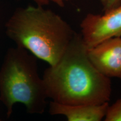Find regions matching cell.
I'll return each instance as SVG.
<instances>
[{
	"label": "cell",
	"instance_id": "obj_1",
	"mask_svg": "<svg viewBox=\"0 0 121 121\" xmlns=\"http://www.w3.org/2000/svg\"><path fill=\"white\" fill-rule=\"evenodd\" d=\"M45 92L52 101L67 105L109 102L110 78L98 71L89 60L81 34L75 33L61 57L44 70Z\"/></svg>",
	"mask_w": 121,
	"mask_h": 121
},
{
	"label": "cell",
	"instance_id": "obj_2",
	"mask_svg": "<svg viewBox=\"0 0 121 121\" xmlns=\"http://www.w3.org/2000/svg\"><path fill=\"white\" fill-rule=\"evenodd\" d=\"M5 26L16 46L49 66L58 62L76 33L61 16L40 6L17 9Z\"/></svg>",
	"mask_w": 121,
	"mask_h": 121
},
{
	"label": "cell",
	"instance_id": "obj_3",
	"mask_svg": "<svg viewBox=\"0 0 121 121\" xmlns=\"http://www.w3.org/2000/svg\"><path fill=\"white\" fill-rule=\"evenodd\" d=\"M47 99L37 57L20 47L9 48L0 69V102L7 109V117L17 103L24 104L29 114H42Z\"/></svg>",
	"mask_w": 121,
	"mask_h": 121
},
{
	"label": "cell",
	"instance_id": "obj_4",
	"mask_svg": "<svg viewBox=\"0 0 121 121\" xmlns=\"http://www.w3.org/2000/svg\"><path fill=\"white\" fill-rule=\"evenodd\" d=\"M80 28L87 48L110 38L121 37V4L103 15L88 13L81 22Z\"/></svg>",
	"mask_w": 121,
	"mask_h": 121
},
{
	"label": "cell",
	"instance_id": "obj_5",
	"mask_svg": "<svg viewBox=\"0 0 121 121\" xmlns=\"http://www.w3.org/2000/svg\"><path fill=\"white\" fill-rule=\"evenodd\" d=\"M87 55L102 75L121 79V37L110 38L87 48Z\"/></svg>",
	"mask_w": 121,
	"mask_h": 121
},
{
	"label": "cell",
	"instance_id": "obj_6",
	"mask_svg": "<svg viewBox=\"0 0 121 121\" xmlns=\"http://www.w3.org/2000/svg\"><path fill=\"white\" fill-rule=\"evenodd\" d=\"M109 103L100 104L67 105L51 101L49 113L65 116L69 121H101L105 118Z\"/></svg>",
	"mask_w": 121,
	"mask_h": 121
},
{
	"label": "cell",
	"instance_id": "obj_7",
	"mask_svg": "<svg viewBox=\"0 0 121 121\" xmlns=\"http://www.w3.org/2000/svg\"><path fill=\"white\" fill-rule=\"evenodd\" d=\"M104 121H121V98L112 105H109Z\"/></svg>",
	"mask_w": 121,
	"mask_h": 121
},
{
	"label": "cell",
	"instance_id": "obj_8",
	"mask_svg": "<svg viewBox=\"0 0 121 121\" xmlns=\"http://www.w3.org/2000/svg\"><path fill=\"white\" fill-rule=\"evenodd\" d=\"M104 13H107L117 7L121 4V0H100Z\"/></svg>",
	"mask_w": 121,
	"mask_h": 121
},
{
	"label": "cell",
	"instance_id": "obj_9",
	"mask_svg": "<svg viewBox=\"0 0 121 121\" xmlns=\"http://www.w3.org/2000/svg\"><path fill=\"white\" fill-rule=\"evenodd\" d=\"M32 1L35 3L37 6H40L47 5L50 2H53L56 4L58 6L63 7L69 0H32Z\"/></svg>",
	"mask_w": 121,
	"mask_h": 121
}]
</instances>
